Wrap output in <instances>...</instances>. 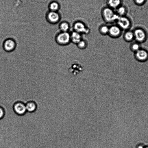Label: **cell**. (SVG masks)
I'll return each mask as SVG.
<instances>
[{
  "label": "cell",
  "instance_id": "cell-1",
  "mask_svg": "<svg viewBox=\"0 0 148 148\" xmlns=\"http://www.w3.org/2000/svg\"><path fill=\"white\" fill-rule=\"evenodd\" d=\"M101 15L104 20L108 23L116 22L119 16L113 9L108 6L102 10Z\"/></svg>",
  "mask_w": 148,
  "mask_h": 148
},
{
  "label": "cell",
  "instance_id": "cell-2",
  "mask_svg": "<svg viewBox=\"0 0 148 148\" xmlns=\"http://www.w3.org/2000/svg\"><path fill=\"white\" fill-rule=\"evenodd\" d=\"M55 39L56 43L60 46H65L71 42L70 33L69 32H60L55 36Z\"/></svg>",
  "mask_w": 148,
  "mask_h": 148
},
{
  "label": "cell",
  "instance_id": "cell-3",
  "mask_svg": "<svg viewBox=\"0 0 148 148\" xmlns=\"http://www.w3.org/2000/svg\"><path fill=\"white\" fill-rule=\"evenodd\" d=\"M134 40L139 43L145 42L148 38V35L146 31L140 27L135 28L133 31Z\"/></svg>",
  "mask_w": 148,
  "mask_h": 148
},
{
  "label": "cell",
  "instance_id": "cell-4",
  "mask_svg": "<svg viewBox=\"0 0 148 148\" xmlns=\"http://www.w3.org/2000/svg\"><path fill=\"white\" fill-rule=\"evenodd\" d=\"M17 42L15 39L12 37H9L6 38L3 43V48L6 52H10L16 49Z\"/></svg>",
  "mask_w": 148,
  "mask_h": 148
},
{
  "label": "cell",
  "instance_id": "cell-5",
  "mask_svg": "<svg viewBox=\"0 0 148 148\" xmlns=\"http://www.w3.org/2000/svg\"><path fill=\"white\" fill-rule=\"evenodd\" d=\"M117 25L122 30H129L131 26L130 19L125 16H119L116 21Z\"/></svg>",
  "mask_w": 148,
  "mask_h": 148
},
{
  "label": "cell",
  "instance_id": "cell-6",
  "mask_svg": "<svg viewBox=\"0 0 148 148\" xmlns=\"http://www.w3.org/2000/svg\"><path fill=\"white\" fill-rule=\"evenodd\" d=\"M13 108L15 113L19 116H23L27 112L25 103L22 101H18L15 103Z\"/></svg>",
  "mask_w": 148,
  "mask_h": 148
},
{
  "label": "cell",
  "instance_id": "cell-7",
  "mask_svg": "<svg viewBox=\"0 0 148 148\" xmlns=\"http://www.w3.org/2000/svg\"><path fill=\"white\" fill-rule=\"evenodd\" d=\"M134 57L138 62H145L148 60V50L145 48L141 47L134 53Z\"/></svg>",
  "mask_w": 148,
  "mask_h": 148
},
{
  "label": "cell",
  "instance_id": "cell-8",
  "mask_svg": "<svg viewBox=\"0 0 148 148\" xmlns=\"http://www.w3.org/2000/svg\"><path fill=\"white\" fill-rule=\"evenodd\" d=\"M46 18L48 22L54 24L58 23L60 21L61 16L58 12L49 10L46 14Z\"/></svg>",
  "mask_w": 148,
  "mask_h": 148
},
{
  "label": "cell",
  "instance_id": "cell-9",
  "mask_svg": "<svg viewBox=\"0 0 148 148\" xmlns=\"http://www.w3.org/2000/svg\"><path fill=\"white\" fill-rule=\"evenodd\" d=\"M74 31L81 34H87L89 32V29L83 22L78 21L75 22L73 25Z\"/></svg>",
  "mask_w": 148,
  "mask_h": 148
},
{
  "label": "cell",
  "instance_id": "cell-10",
  "mask_svg": "<svg viewBox=\"0 0 148 148\" xmlns=\"http://www.w3.org/2000/svg\"><path fill=\"white\" fill-rule=\"evenodd\" d=\"M122 30L117 25H113L109 27L108 35L113 38L119 37L121 35Z\"/></svg>",
  "mask_w": 148,
  "mask_h": 148
},
{
  "label": "cell",
  "instance_id": "cell-11",
  "mask_svg": "<svg viewBox=\"0 0 148 148\" xmlns=\"http://www.w3.org/2000/svg\"><path fill=\"white\" fill-rule=\"evenodd\" d=\"M27 112L33 113L36 112L37 108V105L36 103L33 101H30L25 103Z\"/></svg>",
  "mask_w": 148,
  "mask_h": 148
},
{
  "label": "cell",
  "instance_id": "cell-12",
  "mask_svg": "<svg viewBox=\"0 0 148 148\" xmlns=\"http://www.w3.org/2000/svg\"><path fill=\"white\" fill-rule=\"evenodd\" d=\"M71 41L74 44L77 45L82 39V34L73 31L70 33Z\"/></svg>",
  "mask_w": 148,
  "mask_h": 148
},
{
  "label": "cell",
  "instance_id": "cell-13",
  "mask_svg": "<svg viewBox=\"0 0 148 148\" xmlns=\"http://www.w3.org/2000/svg\"><path fill=\"white\" fill-rule=\"evenodd\" d=\"M122 0H107L108 7L114 10L116 9L121 5Z\"/></svg>",
  "mask_w": 148,
  "mask_h": 148
},
{
  "label": "cell",
  "instance_id": "cell-14",
  "mask_svg": "<svg viewBox=\"0 0 148 148\" xmlns=\"http://www.w3.org/2000/svg\"><path fill=\"white\" fill-rule=\"evenodd\" d=\"M123 38L126 42H132L134 40L133 31L129 30L125 31L123 35Z\"/></svg>",
  "mask_w": 148,
  "mask_h": 148
},
{
  "label": "cell",
  "instance_id": "cell-15",
  "mask_svg": "<svg viewBox=\"0 0 148 148\" xmlns=\"http://www.w3.org/2000/svg\"><path fill=\"white\" fill-rule=\"evenodd\" d=\"M60 5L58 2L56 1L51 2L49 4V11L58 12L59 10Z\"/></svg>",
  "mask_w": 148,
  "mask_h": 148
},
{
  "label": "cell",
  "instance_id": "cell-16",
  "mask_svg": "<svg viewBox=\"0 0 148 148\" xmlns=\"http://www.w3.org/2000/svg\"><path fill=\"white\" fill-rule=\"evenodd\" d=\"M116 12L119 16H125L127 12V7L124 5H121L116 9Z\"/></svg>",
  "mask_w": 148,
  "mask_h": 148
},
{
  "label": "cell",
  "instance_id": "cell-17",
  "mask_svg": "<svg viewBox=\"0 0 148 148\" xmlns=\"http://www.w3.org/2000/svg\"><path fill=\"white\" fill-rule=\"evenodd\" d=\"M59 28L60 32H68L70 28V26L69 23L67 22L63 21L59 24Z\"/></svg>",
  "mask_w": 148,
  "mask_h": 148
},
{
  "label": "cell",
  "instance_id": "cell-18",
  "mask_svg": "<svg viewBox=\"0 0 148 148\" xmlns=\"http://www.w3.org/2000/svg\"><path fill=\"white\" fill-rule=\"evenodd\" d=\"M141 47V43L136 41L132 42L130 47V50L134 53L137 51Z\"/></svg>",
  "mask_w": 148,
  "mask_h": 148
},
{
  "label": "cell",
  "instance_id": "cell-19",
  "mask_svg": "<svg viewBox=\"0 0 148 148\" xmlns=\"http://www.w3.org/2000/svg\"><path fill=\"white\" fill-rule=\"evenodd\" d=\"M109 27L106 25H101L99 28L100 33L102 35H105L108 34Z\"/></svg>",
  "mask_w": 148,
  "mask_h": 148
},
{
  "label": "cell",
  "instance_id": "cell-20",
  "mask_svg": "<svg viewBox=\"0 0 148 148\" xmlns=\"http://www.w3.org/2000/svg\"><path fill=\"white\" fill-rule=\"evenodd\" d=\"M76 45L78 48L83 49L86 47L87 44L85 40L82 39Z\"/></svg>",
  "mask_w": 148,
  "mask_h": 148
},
{
  "label": "cell",
  "instance_id": "cell-21",
  "mask_svg": "<svg viewBox=\"0 0 148 148\" xmlns=\"http://www.w3.org/2000/svg\"><path fill=\"white\" fill-rule=\"evenodd\" d=\"M5 114V111L4 108L0 106V121L3 119Z\"/></svg>",
  "mask_w": 148,
  "mask_h": 148
},
{
  "label": "cell",
  "instance_id": "cell-22",
  "mask_svg": "<svg viewBox=\"0 0 148 148\" xmlns=\"http://www.w3.org/2000/svg\"><path fill=\"white\" fill-rule=\"evenodd\" d=\"M146 0H134L135 3L138 5H142L144 4Z\"/></svg>",
  "mask_w": 148,
  "mask_h": 148
},
{
  "label": "cell",
  "instance_id": "cell-23",
  "mask_svg": "<svg viewBox=\"0 0 148 148\" xmlns=\"http://www.w3.org/2000/svg\"><path fill=\"white\" fill-rule=\"evenodd\" d=\"M144 148H148V146H145Z\"/></svg>",
  "mask_w": 148,
  "mask_h": 148
}]
</instances>
